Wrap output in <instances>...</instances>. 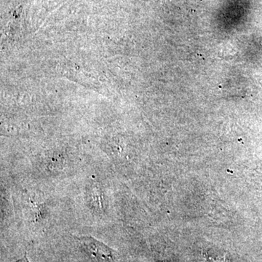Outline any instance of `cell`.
Wrapping results in <instances>:
<instances>
[{"label": "cell", "instance_id": "cell-1", "mask_svg": "<svg viewBox=\"0 0 262 262\" xmlns=\"http://www.w3.org/2000/svg\"><path fill=\"white\" fill-rule=\"evenodd\" d=\"M77 239L80 241L84 249L93 256L103 261L115 262V251L106 245L88 236L79 237Z\"/></svg>", "mask_w": 262, "mask_h": 262}, {"label": "cell", "instance_id": "cell-2", "mask_svg": "<svg viewBox=\"0 0 262 262\" xmlns=\"http://www.w3.org/2000/svg\"><path fill=\"white\" fill-rule=\"evenodd\" d=\"M15 262H29L28 258H27V254L26 253L25 256H24L23 258L19 259L18 261Z\"/></svg>", "mask_w": 262, "mask_h": 262}]
</instances>
